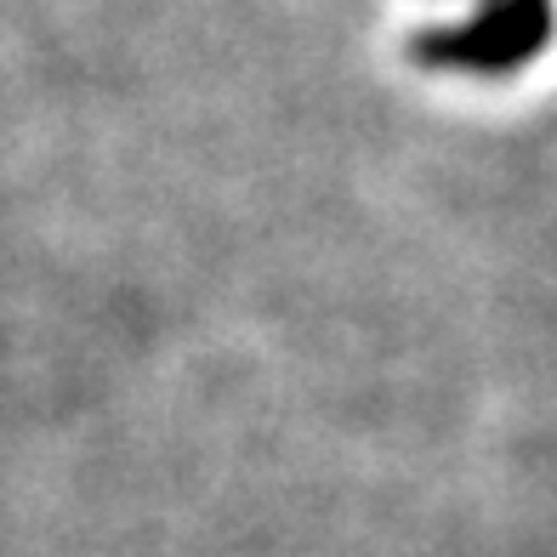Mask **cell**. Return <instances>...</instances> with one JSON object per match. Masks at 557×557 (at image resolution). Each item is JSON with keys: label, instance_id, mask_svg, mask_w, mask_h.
I'll list each match as a JSON object with an SVG mask.
<instances>
[{"label": "cell", "instance_id": "obj_1", "mask_svg": "<svg viewBox=\"0 0 557 557\" xmlns=\"http://www.w3.org/2000/svg\"><path fill=\"white\" fill-rule=\"evenodd\" d=\"M552 40V0H484L461 23H438L410 40V58L433 74H478L500 81L535 63Z\"/></svg>", "mask_w": 557, "mask_h": 557}]
</instances>
